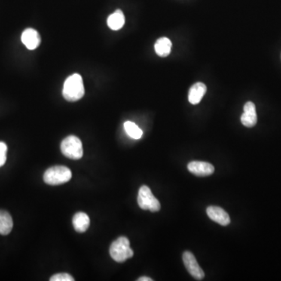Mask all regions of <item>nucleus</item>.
<instances>
[{
  "label": "nucleus",
  "mask_w": 281,
  "mask_h": 281,
  "mask_svg": "<svg viewBox=\"0 0 281 281\" xmlns=\"http://www.w3.org/2000/svg\"><path fill=\"white\" fill-rule=\"evenodd\" d=\"M84 95V83L81 76L74 74L67 78L63 84L62 96L69 102L80 100Z\"/></svg>",
  "instance_id": "1"
},
{
  "label": "nucleus",
  "mask_w": 281,
  "mask_h": 281,
  "mask_svg": "<svg viewBox=\"0 0 281 281\" xmlns=\"http://www.w3.org/2000/svg\"><path fill=\"white\" fill-rule=\"evenodd\" d=\"M242 124L247 127H252L256 124L257 114L253 102H248L244 106V114L241 117Z\"/></svg>",
  "instance_id": "10"
},
{
  "label": "nucleus",
  "mask_w": 281,
  "mask_h": 281,
  "mask_svg": "<svg viewBox=\"0 0 281 281\" xmlns=\"http://www.w3.org/2000/svg\"><path fill=\"white\" fill-rule=\"evenodd\" d=\"M72 178V173L69 168L64 166H54L49 168L45 172L43 179L50 185H59L68 183Z\"/></svg>",
  "instance_id": "3"
},
{
  "label": "nucleus",
  "mask_w": 281,
  "mask_h": 281,
  "mask_svg": "<svg viewBox=\"0 0 281 281\" xmlns=\"http://www.w3.org/2000/svg\"><path fill=\"white\" fill-rule=\"evenodd\" d=\"M110 255L117 263H123L133 257V250L131 248L128 239L126 237H120L114 241L110 248Z\"/></svg>",
  "instance_id": "2"
},
{
  "label": "nucleus",
  "mask_w": 281,
  "mask_h": 281,
  "mask_svg": "<svg viewBox=\"0 0 281 281\" xmlns=\"http://www.w3.org/2000/svg\"><path fill=\"white\" fill-rule=\"evenodd\" d=\"M7 145L0 142V167L4 166L7 161Z\"/></svg>",
  "instance_id": "18"
},
{
  "label": "nucleus",
  "mask_w": 281,
  "mask_h": 281,
  "mask_svg": "<svg viewBox=\"0 0 281 281\" xmlns=\"http://www.w3.org/2000/svg\"><path fill=\"white\" fill-rule=\"evenodd\" d=\"M123 127H124L125 132H127V135L134 139H140L143 135V132L133 122H125Z\"/></svg>",
  "instance_id": "16"
},
{
  "label": "nucleus",
  "mask_w": 281,
  "mask_h": 281,
  "mask_svg": "<svg viewBox=\"0 0 281 281\" xmlns=\"http://www.w3.org/2000/svg\"><path fill=\"white\" fill-rule=\"evenodd\" d=\"M138 281H153V279L150 277H147V276H142V277L138 278Z\"/></svg>",
  "instance_id": "19"
},
{
  "label": "nucleus",
  "mask_w": 281,
  "mask_h": 281,
  "mask_svg": "<svg viewBox=\"0 0 281 281\" xmlns=\"http://www.w3.org/2000/svg\"><path fill=\"white\" fill-rule=\"evenodd\" d=\"M206 84L202 82L196 83L191 86L188 93V100L190 103L193 105H197L202 100L203 96L206 94Z\"/></svg>",
  "instance_id": "11"
},
{
  "label": "nucleus",
  "mask_w": 281,
  "mask_h": 281,
  "mask_svg": "<svg viewBox=\"0 0 281 281\" xmlns=\"http://www.w3.org/2000/svg\"><path fill=\"white\" fill-rule=\"evenodd\" d=\"M124 24V14L120 10H116L107 19V25H108L109 28L114 31H118V30L121 29Z\"/></svg>",
  "instance_id": "13"
},
{
  "label": "nucleus",
  "mask_w": 281,
  "mask_h": 281,
  "mask_svg": "<svg viewBox=\"0 0 281 281\" xmlns=\"http://www.w3.org/2000/svg\"><path fill=\"white\" fill-rule=\"evenodd\" d=\"M208 217L214 222L222 226H227L230 224V218L228 213L222 208L218 206H209L206 209Z\"/></svg>",
  "instance_id": "9"
},
{
  "label": "nucleus",
  "mask_w": 281,
  "mask_h": 281,
  "mask_svg": "<svg viewBox=\"0 0 281 281\" xmlns=\"http://www.w3.org/2000/svg\"><path fill=\"white\" fill-rule=\"evenodd\" d=\"M138 203L141 209L153 212H158L161 208L158 199L153 196L149 187L146 185L142 186L138 191Z\"/></svg>",
  "instance_id": "5"
},
{
  "label": "nucleus",
  "mask_w": 281,
  "mask_h": 281,
  "mask_svg": "<svg viewBox=\"0 0 281 281\" xmlns=\"http://www.w3.org/2000/svg\"><path fill=\"white\" fill-rule=\"evenodd\" d=\"M182 257L187 272L198 280L203 279L205 276L204 271L201 268L194 255L191 252H184Z\"/></svg>",
  "instance_id": "6"
},
{
  "label": "nucleus",
  "mask_w": 281,
  "mask_h": 281,
  "mask_svg": "<svg viewBox=\"0 0 281 281\" xmlns=\"http://www.w3.org/2000/svg\"><path fill=\"white\" fill-rule=\"evenodd\" d=\"M60 149L62 154L71 160H77L82 158V143L81 140L74 135H70L62 140Z\"/></svg>",
  "instance_id": "4"
},
{
  "label": "nucleus",
  "mask_w": 281,
  "mask_h": 281,
  "mask_svg": "<svg viewBox=\"0 0 281 281\" xmlns=\"http://www.w3.org/2000/svg\"><path fill=\"white\" fill-rule=\"evenodd\" d=\"M13 219L8 212L0 210V234L8 235L13 229Z\"/></svg>",
  "instance_id": "14"
},
{
  "label": "nucleus",
  "mask_w": 281,
  "mask_h": 281,
  "mask_svg": "<svg viewBox=\"0 0 281 281\" xmlns=\"http://www.w3.org/2000/svg\"><path fill=\"white\" fill-rule=\"evenodd\" d=\"M187 169L191 174L198 177L209 176L215 170V168L211 163L201 161L191 162L187 165Z\"/></svg>",
  "instance_id": "7"
},
{
  "label": "nucleus",
  "mask_w": 281,
  "mask_h": 281,
  "mask_svg": "<svg viewBox=\"0 0 281 281\" xmlns=\"http://www.w3.org/2000/svg\"><path fill=\"white\" fill-rule=\"evenodd\" d=\"M50 281H74V279L72 276L68 273H57L53 275L50 279Z\"/></svg>",
  "instance_id": "17"
},
{
  "label": "nucleus",
  "mask_w": 281,
  "mask_h": 281,
  "mask_svg": "<svg viewBox=\"0 0 281 281\" xmlns=\"http://www.w3.org/2000/svg\"><path fill=\"white\" fill-rule=\"evenodd\" d=\"M73 226L76 231L84 233L90 226V219L84 212H77L73 217Z\"/></svg>",
  "instance_id": "12"
},
{
  "label": "nucleus",
  "mask_w": 281,
  "mask_h": 281,
  "mask_svg": "<svg viewBox=\"0 0 281 281\" xmlns=\"http://www.w3.org/2000/svg\"><path fill=\"white\" fill-rule=\"evenodd\" d=\"M21 41L27 49L34 50L38 48L41 43V37L36 30L33 28H27L22 33Z\"/></svg>",
  "instance_id": "8"
},
{
  "label": "nucleus",
  "mask_w": 281,
  "mask_h": 281,
  "mask_svg": "<svg viewBox=\"0 0 281 281\" xmlns=\"http://www.w3.org/2000/svg\"><path fill=\"white\" fill-rule=\"evenodd\" d=\"M171 47H172V42L169 38H160L156 41L155 44V50H156V54L161 57H166L169 56L171 51Z\"/></svg>",
  "instance_id": "15"
}]
</instances>
